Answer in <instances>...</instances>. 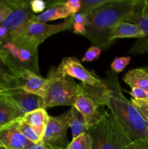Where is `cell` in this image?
<instances>
[{
    "label": "cell",
    "mask_w": 148,
    "mask_h": 149,
    "mask_svg": "<svg viewBox=\"0 0 148 149\" xmlns=\"http://www.w3.org/2000/svg\"><path fill=\"white\" fill-rule=\"evenodd\" d=\"M113 0H81V8L79 13L90 15L97 9L111 2Z\"/></svg>",
    "instance_id": "obj_23"
},
{
    "label": "cell",
    "mask_w": 148,
    "mask_h": 149,
    "mask_svg": "<svg viewBox=\"0 0 148 149\" xmlns=\"http://www.w3.org/2000/svg\"><path fill=\"white\" fill-rule=\"evenodd\" d=\"M44 94L43 96L44 109L55 106H73L79 84L68 76L60 75L56 68L52 67L46 78Z\"/></svg>",
    "instance_id": "obj_5"
},
{
    "label": "cell",
    "mask_w": 148,
    "mask_h": 149,
    "mask_svg": "<svg viewBox=\"0 0 148 149\" xmlns=\"http://www.w3.org/2000/svg\"><path fill=\"white\" fill-rule=\"evenodd\" d=\"M142 13L144 17L148 18V1L147 0L142 1Z\"/></svg>",
    "instance_id": "obj_36"
},
{
    "label": "cell",
    "mask_w": 148,
    "mask_h": 149,
    "mask_svg": "<svg viewBox=\"0 0 148 149\" xmlns=\"http://www.w3.org/2000/svg\"><path fill=\"white\" fill-rule=\"evenodd\" d=\"M92 140L89 134L84 133L77 138H73L67 149H91Z\"/></svg>",
    "instance_id": "obj_22"
},
{
    "label": "cell",
    "mask_w": 148,
    "mask_h": 149,
    "mask_svg": "<svg viewBox=\"0 0 148 149\" xmlns=\"http://www.w3.org/2000/svg\"><path fill=\"white\" fill-rule=\"evenodd\" d=\"M91 149H97V148H94V147H92V148Z\"/></svg>",
    "instance_id": "obj_41"
},
{
    "label": "cell",
    "mask_w": 148,
    "mask_h": 149,
    "mask_svg": "<svg viewBox=\"0 0 148 149\" xmlns=\"http://www.w3.org/2000/svg\"><path fill=\"white\" fill-rule=\"evenodd\" d=\"M73 23H81V24L85 25L86 26H88L89 20V15L78 13L73 15Z\"/></svg>",
    "instance_id": "obj_32"
},
{
    "label": "cell",
    "mask_w": 148,
    "mask_h": 149,
    "mask_svg": "<svg viewBox=\"0 0 148 149\" xmlns=\"http://www.w3.org/2000/svg\"><path fill=\"white\" fill-rule=\"evenodd\" d=\"M0 81L4 84L5 87L1 94L11 100L25 114L36 109H44L43 98L23 90L17 78L10 75Z\"/></svg>",
    "instance_id": "obj_8"
},
{
    "label": "cell",
    "mask_w": 148,
    "mask_h": 149,
    "mask_svg": "<svg viewBox=\"0 0 148 149\" xmlns=\"http://www.w3.org/2000/svg\"><path fill=\"white\" fill-rule=\"evenodd\" d=\"M92 147L97 149H124L132 139L111 113L105 111L102 119L88 131Z\"/></svg>",
    "instance_id": "obj_4"
},
{
    "label": "cell",
    "mask_w": 148,
    "mask_h": 149,
    "mask_svg": "<svg viewBox=\"0 0 148 149\" xmlns=\"http://www.w3.org/2000/svg\"><path fill=\"white\" fill-rule=\"evenodd\" d=\"M81 0H67L64 3V5L71 15H74L79 13L81 8Z\"/></svg>",
    "instance_id": "obj_28"
},
{
    "label": "cell",
    "mask_w": 148,
    "mask_h": 149,
    "mask_svg": "<svg viewBox=\"0 0 148 149\" xmlns=\"http://www.w3.org/2000/svg\"><path fill=\"white\" fill-rule=\"evenodd\" d=\"M20 120L0 127V141L7 149H27L33 144L20 131Z\"/></svg>",
    "instance_id": "obj_12"
},
{
    "label": "cell",
    "mask_w": 148,
    "mask_h": 149,
    "mask_svg": "<svg viewBox=\"0 0 148 149\" xmlns=\"http://www.w3.org/2000/svg\"><path fill=\"white\" fill-rule=\"evenodd\" d=\"M143 68V69L145 70V71H146V72L147 73V74H148V65H147V66H145V67H143V68Z\"/></svg>",
    "instance_id": "obj_40"
},
{
    "label": "cell",
    "mask_w": 148,
    "mask_h": 149,
    "mask_svg": "<svg viewBox=\"0 0 148 149\" xmlns=\"http://www.w3.org/2000/svg\"><path fill=\"white\" fill-rule=\"evenodd\" d=\"M123 81L131 87H138L148 92V74L142 68L128 71L123 77Z\"/></svg>",
    "instance_id": "obj_20"
},
{
    "label": "cell",
    "mask_w": 148,
    "mask_h": 149,
    "mask_svg": "<svg viewBox=\"0 0 148 149\" xmlns=\"http://www.w3.org/2000/svg\"><path fill=\"white\" fill-rule=\"evenodd\" d=\"M24 115L25 113L4 95L0 94V127L20 120Z\"/></svg>",
    "instance_id": "obj_16"
},
{
    "label": "cell",
    "mask_w": 148,
    "mask_h": 149,
    "mask_svg": "<svg viewBox=\"0 0 148 149\" xmlns=\"http://www.w3.org/2000/svg\"><path fill=\"white\" fill-rule=\"evenodd\" d=\"M13 77L20 80L23 90L31 94L43 97L46 79L30 70L17 68Z\"/></svg>",
    "instance_id": "obj_14"
},
{
    "label": "cell",
    "mask_w": 148,
    "mask_h": 149,
    "mask_svg": "<svg viewBox=\"0 0 148 149\" xmlns=\"http://www.w3.org/2000/svg\"><path fill=\"white\" fill-rule=\"evenodd\" d=\"M10 12L8 0H0V25Z\"/></svg>",
    "instance_id": "obj_31"
},
{
    "label": "cell",
    "mask_w": 148,
    "mask_h": 149,
    "mask_svg": "<svg viewBox=\"0 0 148 149\" xmlns=\"http://www.w3.org/2000/svg\"><path fill=\"white\" fill-rule=\"evenodd\" d=\"M138 0H113L89 15L85 37L94 46L107 49L113 45L112 33L118 23L126 21L134 11Z\"/></svg>",
    "instance_id": "obj_1"
},
{
    "label": "cell",
    "mask_w": 148,
    "mask_h": 149,
    "mask_svg": "<svg viewBox=\"0 0 148 149\" xmlns=\"http://www.w3.org/2000/svg\"><path fill=\"white\" fill-rule=\"evenodd\" d=\"M10 12L1 26L7 29L10 41L18 37L26 29L33 15L29 1L26 0H8Z\"/></svg>",
    "instance_id": "obj_9"
},
{
    "label": "cell",
    "mask_w": 148,
    "mask_h": 149,
    "mask_svg": "<svg viewBox=\"0 0 148 149\" xmlns=\"http://www.w3.org/2000/svg\"><path fill=\"white\" fill-rule=\"evenodd\" d=\"M142 0H138L134 7V11L126 22L133 23L139 26L145 33V36L137 39L136 42L132 45L129 53L132 55L148 53V18L145 17L142 13Z\"/></svg>",
    "instance_id": "obj_13"
},
{
    "label": "cell",
    "mask_w": 148,
    "mask_h": 149,
    "mask_svg": "<svg viewBox=\"0 0 148 149\" xmlns=\"http://www.w3.org/2000/svg\"><path fill=\"white\" fill-rule=\"evenodd\" d=\"M19 128L23 135L30 142L35 144L41 143L42 138H43L42 135L38 132L37 130L35 129L29 124L26 123L22 119L19 121Z\"/></svg>",
    "instance_id": "obj_21"
},
{
    "label": "cell",
    "mask_w": 148,
    "mask_h": 149,
    "mask_svg": "<svg viewBox=\"0 0 148 149\" xmlns=\"http://www.w3.org/2000/svg\"><path fill=\"white\" fill-rule=\"evenodd\" d=\"M145 36V33L139 26L133 23L123 21L118 23L112 33L110 40L113 43L117 39L122 38H136L140 39Z\"/></svg>",
    "instance_id": "obj_18"
},
{
    "label": "cell",
    "mask_w": 148,
    "mask_h": 149,
    "mask_svg": "<svg viewBox=\"0 0 148 149\" xmlns=\"http://www.w3.org/2000/svg\"><path fill=\"white\" fill-rule=\"evenodd\" d=\"M65 1H46V9L44 12L39 15H33L30 18V22L46 23V22L63 18L68 19L71 16L64 3Z\"/></svg>",
    "instance_id": "obj_15"
},
{
    "label": "cell",
    "mask_w": 148,
    "mask_h": 149,
    "mask_svg": "<svg viewBox=\"0 0 148 149\" xmlns=\"http://www.w3.org/2000/svg\"><path fill=\"white\" fill-rule=\"evenodd\" d=\"M72 27L73 29L74 33H77V34L82 35V36H85L86 33V26L85 25L73 23Z\"/></svg>",
    "instance_id": "obj_34"
},
{
    "label": "cell",
    "mask_w": 148,
    "mask_h": 149,
    "mask_svg": "<svg viewBox=\"0 0 148 149\" xmlns=\"http://www.w3.org/2000/svg\"><path fill=\"white\" fill-rule=\"evenodd\" d=\"M108 90L104 79L95 86L79 84L73 107L81 113L89 127L96 125L105 113Z\"/></svg>",
    "instance_id": "obj_3"
},
{
    "label": "cell",
    "mask_w": 148,
    "mask_h": 149,
    "mask_svg": "<svg viewBox=\"0 0 148 149\" xmlns=\"http://www.w3.org/2000/svg\"><path fill=\"white\" fill-rule=\"evenodd\" d=\"M0 149H7L4 145H3L2 143H1V141H0Z\"/></svg>",
    "instance_id": "obj_39"
},
{
    "label": "cell",
    "mask_w": 148,
    "mask_h": 149,
    "mask_svg": "<svg viewBox=\"0 0 148 149\" xmlns=\"http://www.w3.org/2000/svg\"><path fill=\"white\" fill-rule=\"evenodd\" d=\"M1 47L9 55L7 66L12 76L17 68L30 70L40 75L38 47L26 44L15 43L12 41H7Z\"/></svg>",
    "instance_id": "obj_6"
},
{
    "label": "cell",
    "mask_w": 148,
    "mask_h": 149,
    "mask_svg": "<svg viewBox=\"0 0 148 149\" xmlns=\"http://www.w3.org/2000/svg\"><path fill=\"white\" fill-rule=\"evenodd\" d=\"M30 9L33 14L36 13H42L46 9V1L42 0H32L29 1Z\"/></svg>",
    "instance_id": "obj_30"
},
{
    "label": "cell",
    "mask_w": 148,
    "mask_h": 149,
    "mask_svg": "<svg viewBox=\"0 0 148 149\" xmlns=\"http://www.w3.org/2000/svg\"><path fill=\"white\" fill-rule=\"evenodd\" d=\"M27 149H52V148H48V147L45 146H44L43 144L41 143H38V144L33 143Z\"/></svg>",
    "instance_id": "obj_37"
},
{
    "label": "cell",
    "mask_w": 148,
    "mask_h": 149,
    "mask_svg": "<svg viewBox=\"0 0 148 149\" xmlns=\"http://www.w3.org/2000/svg\"><path fill=\"white\" fill-rule=\"evenodd\" d=\"M135 109L138 111L139 113L142 116V117L148 122V100L147 101H140L132 99L131 100Z\"/></svg>",
    "instance_id": "obj_27"
},
{
    "label": "cell",
    "mask_w": 148,
    "mask_h": 149,
    "mask_svg": "<svg viewBox=\"0 0 148 149\" xmlns=\"http://www.w3.org/2000/svg\"><path fill=\"white\" fill-rule=\"evenodd\" d=\"M124 149H148V142L145 141H133Z\"/></svg>",
    "instance_id": "obj_33"
},
{
    "label": "cell",
    "mask_w": 148,
    "mask_h": 149,
    "mask_svg": "<svg viewBox=\"0 0 148 149\" xmlns=\"http://www.w3.org/2000/svg\"><path fill=\"white\" fill-rule=\"evenodd\" d=\"M49 118V116L48 115L46 109H38L26 113L22 119L37 130L38 132L43 137Z\"/></svg>",
    "instance_id": "obj_19"
},
{
    "label": "cell",
    "mask_w": 148,
    "mask_h": 149,
    "mask_svg": "<svg viewBox=\"0 0 148 149\" xmlns=\"http://www.w3.org/2000/svg\"><path fill=\"white\" fill-rule=\"evenodd\" d=\"M57 72L60 75L75 78L80 80L83 84L95 86L102 81L93 71H89L84 68L79 61L74 57H67L56 68Z\"/></svg>",
    "instance_id": "obj_11"
},
{
    "label": "cell",
    "mask_w": 148,
    "mask_h": 149,
    "mask_svg": "<svg viewBox=\"0 0 148 149\" xmlns=\"http://www.w3.org/2000/svg\"><path fill=\"white\" fill-rule=\"evenodd\" d=\"M131 61L130 56L118 57L113 60L110 64L111 71L115 73H120L124 70V68L129 64Z\"/></svg>",
    "instance_id": "obj_24"
},
{
    "label": "cell",
    "mask_w": 148,
    "mask_h": 149,
    "mask_svg": "<svg viewBox=\"0 0 148 149\" xmlns=\"http://www.w3.org/2000/svg\"><path fill=\"white\" fill-rule=\"evenodd\" d=\"M73 23V15L63 23L57 25L48 23L29 22L24 31L12 42L18 44H26L39 47V45L49 36L65 30H70Z\"/></svg>",
    "instance_id": "obj_7"
},
{
    "label": "cell",
    "mask_w": 148,
    "mask_h": 149,
    "mask_svg": "<svg viewBox=\"0 0 148 149\" xmlns=\"http://www.w3.org/2000/svg\"><path fill=\"white\" fill-rule=\"evenodd\" d=\"M57 149H60V148H57Z\"/></svg>",
    "instance_id": "obj_42"
},
{
    "label": "cell",
    "mask_w": 148,
    "mask_h": 149,
    "mask_svg": "<svg viewBox=\"0 0 148 149\" xmlns=\"http://www.w3.org/2000/svg\"><path fill=\"white\" fill-rule=\"evenodd\" d=\"M101 48L92 45L87 49L83 58H81V61L83 62H91V61L97 60L101 54Z\"/></svg>",
    "instance_id": "obj_26"
},
{
    "label": "cell",
    "mask_w": 148,
    "mask_h": 149,
    "mask_svg": "<svg viewBox=\"0 0 148 149\" xmlns=\"http://www.w3.org/2000/svg\"><path fill=\"white\" fill-rule=\"evenodd\" d=\"M104 81L109 88L106 106L110 113L123 126L132 141L148 142V122L123 95L116 73L109 70Z\"/></svg>",
    "instance_id": "obj_2"
},
{
    "label": "cell",
    "mask_w": 148,
    "mask_h": 149,
    "mask_svg": "<svg viewBox=\"0 0 148 149\" xmlns=\"http://www.w3.org/2000/svg\"><path fill=\"white\" fill-rule=\"evenodd\" d=\"M4 89H5V87H4V85L3 83H1V81H0V94H1V93L4 92Z\"/></svg>",
    "instance_id": "obj_38"
},
{
    "label": "cell",
    "mask_w": 148,
    "mask_h": 149,
    "mask_svg": "<svg viewBox=\"0 0 148 149\" xmlns=\"http://www.w3.org/2000/svg\"><path fill=\"white\" fill-rule=\"evenodd\" d=\"M63 115L68 127L71 129L73 138H75L82 134L88 132L89 127L86 123L81 113L75 107H71V109L63 113Z\"/></svg>",
    "instance_id": "obj_17"
},
{
    "label": "cell",
    "mask_w": 148,
    "mask_h": 149,
    "mask_svg": "<svg viewBox=\"0 0 148 149\" xmlns=\"http://www.w3.org/2000/svg\"><path fill=\"white\" fill-rule=\"evenodd\" d=\"M7 41H10L8 31L5 27L0 25V47L2 46L3 44Z\"/></svg>",
    "instance_id": "obj_35"
},
{
    "label": "cell",
    "mask_w": 148,
    "mask_h": 149,
    "mask_svg": "<svg viewBox=\"0 0 148 149\" xmlns=\"http://www.w3.org/2000/svg\"><path fill=\"white\" fill-rule=\"evenodd\" d=\"M68 125L64 115L49 116L41 144L52 149H67L70 143L67 138Z\"/></svg>",
    "instance_id": "obj_10"
},
{
    "label": "cell",
    "mask_w": 148,
    "mask_h": 149,
    "mask_svg": "<svg viewBox=\"0 0 148 149\" xmlns=\"http://www.w3.org/2000/svg\"><path fill=\"white\" fill-rule=\"evenodd\" d=\"M7 58H8L7 52L3 49L2 47H0V81L4 80L7 77L11 75L6 65V60Z\"/></svg>",
    "instance_id": "obj_25"
},
{
    "label": "cell",
    "mask_w": 148,
    "mask_h": 149,
    "mask_svg": "<svg viewBox=\"0 0 148 149\" xmlns=\"http://www.w3.org/2000/svg\"><path fill=\"white\" fill-rule=\"evenodd\" d=\"M129 94L132 96L133 100H140V101L148 100V92L143 89L132 87L131 90L129 92Z\"/></svg>",
    "instance_id": "obj_29"
}]
</instances>
